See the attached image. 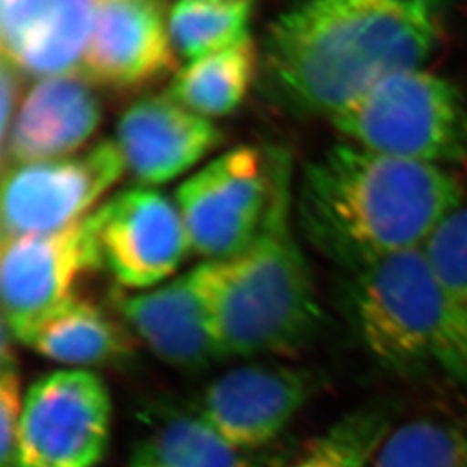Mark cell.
<instances>
[{"instance_id":"cell-1","label":"cell","mask_w":467,"mask_h":467,"mask_svg":"<svg viewBox=\"0 0 467 467\" xmlns=\"http://www.w3.org/2000/svg\"><path fill=\"white\" fill-rule=\"evenodd\" d=\"M445 0H301L268 28V98L331 118L384 80L418 69L440 35Z\"/></svg>"},{"instance_id":"cell-2","label":"cell","mask_w":467,"mask_h":467,"mask_svg":"<svg viewBox=\"0 0 467 467\" xmlns=\"http://www.w3.org/2000/svg\"><path fill=\"white\" fill-rule=\"evenodd\" d=\"M462 206L441 167L339 144L303 168L296 210L308 239L343 267L422 248Z\"/></svg>"},{"instance_id":"cell-3","label":"cell","mask_w":467,"mask_h":467,"mask_svg":"<svg viewBox=\"0 0 467 467\" xmlns=\"http://www.w3.org/2000/svg\"><path fill=\"white\" fill-rule=\"evenodd\" d=\"M270 158L274 191L254 241L233 258L192 268L223 360L291 355L322 322L310 268L291 225V156L270 150Z\"/></svg>"},{"instance_id":"cell-4","label":"cell","mask_w":467,"mask_h":467,"mask_svg":"<svg viewBox=\"0 0 467 467\" xmlns=\"http://www.w3.org/2000/svg\"><path fill=\"white\" fill-rule=\"evenodd\" d=\"M351 322L368 355L401 376L438 368L467 388V334L422 248L348 268Z\"/></svg>"},{"instance_id":"cell-5","label":"cell","mask_w":467,"mask_h":467,"mask_svg":"<svg viewBox=\"0 0 467 467\" xmlns=\"http://www.w3.org/2000/svg\"><path fill=\"white\" fill-rule=\"evenodd\" d=\"M364 150L430 165L467 163V106L447 78L403 71L329 118Z\"/></svg>"},{"instance_id":"cell-6","label":"cell","mask_w":467,"mask_h":467,"mask_svg":"<svg viewBox=\"0 0 467 467\" xmlns=\"http://www.w3.org/2000/svg\"><path fill=\"white\" fill-rule=\"evenodd\" d=\"M99 267L98 210L57 233L2 239V322L26 345L46 318L78 296L77 285L85 275Z\"/></svg>"},{"instance_id":"cell-7","label":"cell","mask_w":467,"mask_h":467,"mask_svg":"<svg viewBox=\"0 0 467 467\" xmlns=\"http://www.w3.org/2000/svg\"><path fill=\"white\" fill-rule=\"evenodd\" d=\"M111 397L88 368H59L25 391L15 467H96L111 434Z\"/></svg>"},{"instance_id":"cell-8","label":"cell","mask_w":467,"mask_h":467,"mask_svg":"<svg viewBox=\"0 0 467 467\" xmlns=\"http://www.w3.org/2000/svg\"><path fill=\"white\" fill-rule=\"evenodd\" d=\"M274 191L270 150L241 146L192 173L175 192L191 248L204 262L243 253L260 233Z\"/></svg>"},{"instance_id":"cell-9","label":"cell","mask_w":467,"mask_h":467,"mask_svg":"<svg viewBox=\"0 0 467 467\" xmlns=\"http://www.w3.org/2000/svg\"><path fill=\"white\" fill-rule=\"evenodd\" d=\"M125 171L115 140L77 156L5 168L2 239L57 233L84 220Z\"/></svg>"},{"instance_id":"cell-10","label":"cell","mask_w":467,"mask_h":467,"mask_svg":"<svg viewBox=\"0 0 467 467\" xmlns=\"http://www.w3.org/2000/svg\"><path fill=\"white\" fill-rule=\"evenodd\" d=\"M98 212L102 264L125 289L167 283L192 251L177 202L152 187L123 191Z\"/></svg>"},{"instance_id":"cell-11","label":"cell","mask_w":467,"mask_h":467,"mask_svg":"<svg viewBox=\"0 0 467 467\" xmlns=\"http://www.w3.org/2000/svg\"><path fill=\"white\" fill-rule=\"evenodd\" d=\"M312 391L303 368L248 364L208 384L196 412L234 447L264 451L300 414Z\"/></svg>"},{"instance_id":"cell-12","label":"cell","mask_w":467,"mask_h":467,"mask_svg":"<svg viewBox=\"0 0 467 467\" xmlns=\"http://www.w3.org/2000/svg\"><path fill=\"white\" fill-rule=\"evenodd\" d=\"M161 0H99L82 75L92 85L134 90L177 69Z\"/></svg>"},{"instance_id":"cell-13","label":"cell","mask_w":467,"mask_h":467,"mask_svg":"<svg viewBox=\"0 0 467 467\" xmlns=\"http://www.w3.org/2000/svg\"><path fill=\"white\" fill-rule=\"evenodd\" d=\"M217 125L168 94L132 104L118 121L115 142L127 171L144 187L167 184L218 148Z\"/></svg>"},{"instance_id":"cell-14","label":"cell","mask_w":467,"mask_h":467,"mask_svg":"<svg viewBox=\"0 0 467 467\" xmlns=\"http://www.w3.org/2000/svg\"><path fill=\"white\" fill-rule=\"evenodd\" d=\"M118 317L167 366L198 372L223 360L210 329L192 268L115 301Z\"/></svg>"},{"instance_id":"cell-15","label":"cell","mask_w":467,"mask_h":467,"mask_svg":"<svg viewBox=\"0 0 467 467\" xmlns=\"http://www.w3.org/2000/svg\"><path fill=\"white\" fill-rule=\"evenodd\" d=\"M100 119L99 98L84 75L42 78L21 102L2 142L4 167L73 156L96 134Z\"/></svg>"},{"instance_id":"cell-16","label":"cell","mask_w":467,"mask_h":467,"mask_svg":"<svg viewBox=\"0 0 467 467\" xmlns=\"http://www.w3.org/2000/svg\"><path fill=\"white\" fill-rule=\"evenodd\" d=\"M99 0H2V57L21 75L71 73L84 59Z\"/></svg>"},{"instance_id":"cell-17","label":"cell","mask_w":467,"mask_h":467,"mask_svg":"<svg viewBox=\"0 0 467 467\" xmlns=\"http://www.w3.org/2000/svg\"><path fill=\"white\" fill-rule=\"evenodd\" d=\"M26 347L67 368H87L127 360L134 341L121 318L77 296L46 318Z\"/></svg>"},{"instance_id":"cell-18","label":"cell","mask_w":467,"mask_h":467,"mask_svg":"<svg viewBox=\"0 0 467 467\" xmlns=\"http://www.w3.org/2000/svg\"><path fill=\"white\" fill-rule=\"evenodd\" d=\"M260 65L258 47L248 38L177 69L168 96L200 117H225L246 99Z\"/></svg>"},{"instance_id":"cell-19","label":"cell","mask_w":467,"mask_h":467,"mask_svg":"<svg viewBox=\"0 0 467 467\" xmlns=\"http://www.w3.org/2000/svg\"><path fill=\"white\" fill-rule=\"evenodd\" d=\"M156 467H281L258 451L231 445L194 412L171 414L139 445Z\"/></svg>"},{"instance_id":"cell-20","label":"cell","mask_w":467,"mask_h":467,"mask_svg":"<svg viewBox=\"0 0 467 467\" xmlns=\"http://www.w3.org/2000/svg\"><path fill=\"white\" fill-rule=\"evenodd\" d=\"M254 0H177L168 30L177 56L189 63L251 38Z\"/></svg>"},{"instance_id":"cell-21","label":"cell","mask_w":467,"mask_h":467,"mask_svg":"<svg viewBox=\"0 0 467 467\" xmlns=\"http://www.w3.org/2000/svg\"><path fill=\"white\" fill-rule=\"evenodd\" d=\"M391 430L388 409H357L312 438L281 467H372Z\"/></svg>"},{"instance_id":"cell-22","label":"cell","mask_w":467,"mask_h":467,"mask_svg":"<svg viewBox=\"0 0 467 467\" xmlns=\"http://www.w3.org/2000/svg\"><path fill=\"white\" fill-rule=\"evenodd\" d=\"M372 467H467V431L434 419L409 420L386 436Z\"/></svg>"},{"instance_id":"cell-23","label":"cell","mask_w":467,"mask_h":467,"mask_svg":"<svg viewBox=\"0 0 467 467\" xmlns=\"http://www.w3.org/2000/svg\"><path fill=\"white\" fill-rule=\"evenodd\" d=\"M422 250L453 316L467 334V206L451 212Z\"/></svg>"},{"instance_id":"cell-24","label":"cell","mask_w":467,"mask_h":467,"mask_svg":"<svg viewBox=\"0 0 467 467\" xmlns=\"http://www.w3.org/2000/svg\"><path fill=\"white\" fill-rule=\"evenodd\" d=\"M0 364V467H15L25 393L21 389L16 358L2 360Z\"/></svg>"},{"instance_id":"cell-25","label":"cell","mask_w":467,"mask_h":467,"mask_svg":"<svg viewBox=\"0 0 467 467\" xmlns=\"http://www.w3.org/2000/svg\"><path fill=\"white\" fill-rule=\"evenodd\" d=\"M2 82H0V92H2V142L9 134V129L13 125V119L16 117L17 94H19V77L21 73L13 67L9 61L2 57Z\"/></svg>"},{"instance_id":"cell-26","label":"cell","mask_w":467,"mask_h":467,"mask_svg":"<svg viewBox=\"0 0 467 467\" xmlns=\"http://www.w3.org/2000/svg\"><path fill=\"white\" fill-rule=\"evenodd\" d=\"M129 467H156L152 462H150V459L146 457V453L140 451V449H137L134 453V457L130 459V464Z\"/></svg>"}]
</instances>
